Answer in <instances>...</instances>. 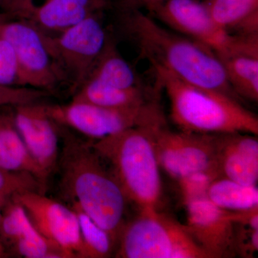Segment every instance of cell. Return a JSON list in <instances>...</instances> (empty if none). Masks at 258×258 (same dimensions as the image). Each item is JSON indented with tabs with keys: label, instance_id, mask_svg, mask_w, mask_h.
Masks as SVG:
<instances>
[{
	"label": "cell",
	"instance_id": "obj_1",
	"mask_svg": "<svg viewBox=\"0 0 258 258\" xmlns=\"http://www.w3.org/2000/svg\"><path fill=\"white\" fill-rule=\"evenodd\" d=\"M57 126L61 147L57 170L62 193L108 232L116 248L125 224L124 194L92 140Z\"/></svg>",
	"mask_w": 258,
	"mask_h": 258
},
{
	"label": "cell",
	"instance_id": "obj_2",
	"mask_svg": "<svg viewBox=\"0 0 258 258\" xmlns=\"http://www.w3.org/2000/svg\"><path fill=\"white\" fill-rule=\"evenodd\" d=\"M131 6L122 15V26L140 55L152 68L165 70L194 86L238 98L215 51L164 28L134 4Z\"/></svg>",
	"mask_w": 258,
	"mask_h": 258
},
{
	"label": "cell",
	"instance_id": "obj_3",
	"mask_svg": "<svg viewBox=\"0 0 258 258\" xmlns=\"http://www.w3.org/2000/svg\"><path fill=\"white\" fill-rule=\"evenodd\" d=\"M157 84L170 102L173 123L193 133L258 134V118L237 98L181 81L165 70L153 68Z\"/></svg>",
	"mask_w": 258,
	"mask_h": 258
},
{
	"label": "cell",
	"instance_id": "obj_4",
	"mask_svg": "<svg viewBox=\"0 0 258 258\" xmlns=\"http://www.w3.org/2000/svg\"><path fill=\"white\" fill-rule=\"evenodd\" d=\"M93 147L106 162L127 201L139 212L159 210L160 166L147 125L134 127L98 140Z\"/></svg>",
	"mask_w": 258,
	"mask_h": 258
},
{
	"label": "cell",
	"instance_id": "obj_5",
	"mask_svg": "<svg viewBox=\"0 0 258 258\" xmlns=\"http://www.w3.org/2000/svg\"><path fill=\"white\" fill-rule=\"evenodd\" d=\"M117 258H210L186 225L159 210L139 212L125 223L114 252Z\"/></svg>",
	"mask_w": 258,
	"mask_h": 258
},
{
	"label": "cell",
	"instance_id": "obj_6",
	"mask_svg": "<svg viewBox=\"0 0 258 258\" xmlns=\"http://www.w3.org/2000/svg\"><path fill=\"white\" fill-rule=\"evenodd\" d=\"M160 169L176 181L196 174L220 177L217 134L174 132L165 118L147 125Z\"/></svg>",
	"mask_w": 258,
	"mask_h": 258
},
{
	"label": "cell",
	"instance_id": "obj_7",
	"mask_svg": "<svg viewBox=\"0 0 258 258\" xmlns=\"http://www.w3.org/2000/svg\"><path fill=\"white\" fill-rule=\"evenodd\" d=\"M45 108L57 124L74 129L93 141L128 128L149 125L164 117L157 99L141 106L121 109L74 101L69 104H45Z\"/></svg>",
	"mask_w": 258,
	"mask_h": 258
},
{
	"label": "cell",
	"instance_id": "obj_8",
	"mask_svg": "<svg viewBox=\"0 0 258 258\" xmlns=\"http://www.w3.org/2000/svg\"><path fill=\"white\" fill-rule=\"evenodd\" d=\"M56 34L51 36L45 33L47 46L76 91L87 79L109 36L99 13Z\"/></svg>",
	"mask_w": 258,
	"mask_h": 258
},
{
	"label": "cell",
	"instance_id": "obj_9",
	"mask_svg": "<svg viewBox=\"0 0 258 258\" xmlns=\"http://www.w3.org/2000/svg\"><path fill=\"white\" fill-rule=\"evenodd\" d=\"M0 35L14 48L24 86L52 93L66 81L47 46L45 33L33 24L11 19L1 24Z\"/></svg>",
	"mask_w": 258,
	"mask_h": 258
},
{
	"label": "cell",
	"instance_id": "obj_10",
	"mask_svg": "<svg viewBox=\"0 0 258 258\" xmlns=\"http://www.w3.org/2000/svg\"><path fill=\"white\" fill-rule=\"evenodd\" d=\"M11 199L23 206L38 232L66 258H87L79 219L72 209L40 191L15 194Z\"/></svg>",
	"mask_w": 258,
	"mask_h": 258
},
{
	"label": "cell",
	"instance_id": "obj_11",
	"mask_svg": "<svg viewBox=\"0 0 258 258\" xmlns=\"http://www.w3.org/2000/svg\"><path fill=\"white\" fill-rule=\"evenodd\" d=\"M186 227L210 258L232 257L234 251L232 212L218 208L208 196L184 203Z\"/></svg>",
	"mask_w": 258,
	"mask_h": 258
},
{
	"label": "cell",
	"instance_id": "obj_12",
	"mask_svg": "<svg viewBox=\"0 0 258 258\" xmlns=\"http://www.w3.org/2000/svg\"><path fill=\"white\" fill-rule=\"evenodd\" d=\"M153 14L171 30L215 52L225 48L233 36L215 23L206 3L199 0H165Z\"/></svg>",
	"mask_w": 258,
	"mask_h": 258
},
{
	"label": "cell",
	"instance_id": "obj_13",
	"mask_svg": "<svg viewBox=\"0 0 258 258\" xmlns=\"http://www.w3.org/2000/svg\"><path fill=\"white\" fill-rule=\"evenodd\" d=\"M15 125L37 164L49 176L57 171L60 136L57 123L47 114L45 104L21 105L13 108Z\"/></svg>",
	"mask_w": 258,
	"mask_h": 258
},
{
	"label": "cell",
	"instance_id": "obj_14",
	"mask_svg": "<svg viewBox=\"0 0 258 258\" xmlns=\"http://www.w3.org/2000/svg\"><path fill=\"white\" fill-rule=\"evenodd\" d=\"M2 208L0 238L5 252L8 249L25 258H66L59 247L38 232L21 205L10 198Z\"/></svg>",
	"mask_w": 258,
	"mask_h": 258
},
{
	"label": "cell",
	"instance_id": "obj_15",
	"mask_svg": "<svg viewBox=\"0 0 258 258\" xmlns=\"http://www.w3.org/2000/svg\"><path fill=\"white\" fill-rule=\"evenodd\" d=\"M216 54L237 96L257 103L258 33L233 35L230 44Z\"/></svg>",
	"mask_w": 258,
	"mask_h": 258
},
{
	"label": "cell",
	"instance_id": "obj_16",
	"mask_svg": "<svg viewBox=\"0 0 258 258\" xmlns=\"http://www.w3.org/2000/svg\"><path fill=\"white\" fill-rule=\"evenodd\" d=\"M107 5V0H42L25 3L15 18L30 22L45 33H58L101 13Z\"/></svg>",
	"mask_w": 258,
	"mask_h": 258
},
{
	"label": "cell",
	"instance_id": "obj_17",
	"mask_svg": "<svg viewBox=\"0 0 258 258\" xmlns=\"http://www.w3.org/2000/svg\"><path fill=\"white\" fill-rule=\"evenodd\" d=\"M220 176L249 186L258 181L257 136L244 133L217 134Z\"/></svg>",
	"mask_w": 258,
	"mask_h": 258
},
{
	"label": "cell",
	"instance_id": "obj_18",
	"mask_svg": "<svg viewBox=\"0 0 258 258\" xmlns=\"http://www.w3.org/2000/svg\"><path fill=\"white\" fill-rule=\"evenodd\" d=\"M13 108L4 107V110L0 111V169L30 174L46 191L50 177L32 157L19 133Z\"/></svg>",
	"mask_w": 258,
	"mask_h": 258
},
{
	"label": "cell",
	"instance_id": "obj_19",
	"mask_svg": "<svg viewBox=\"0 0 258 258\" xmlns=\"http://www.w3.org/2000/svg\"><path fill=\"white\" fill-rule=\"evenodd\" d=\"M156 90L142 86L120 88L103 84L94 80H86L75 92L72 101L85 102L108 108H134L157 99Z\"/></svg>",
	"mask_w": 258,
	"mask_h": 258
},
{
	"label": "cell",
	"instance_id": "obj_20",
	"mask_svg": "<svg viewBox=\"0 0 258 258\" xmlns=\"http://www.w3.org/2000/svg\"><path fill=\"white\" fill-rule=\"evenodd\" d=\"M215 23L230 35L258 33V0H208Z\"/></svg>",
	"mask_w": 258,
	"mask_h": 258
},
{
	"label": "cell",
	"instance_id": "obj_21",
	"mask_svg": "<svg viewBox=\"0 0 258 258\" xmlns=\"http://www.w3.org/2000/svg\"><path fill=\"white\" fill-rule=\"evenodd\" d=\"M86 80H94L103 84L120 88L144 86L139 75L122 57L116 45L110 37Z\"/></svg>",
	"mask_w": 258,
	"mask_h": 258
},
{
	"label": "cell",
	"instance_id": "obj_22",
	"mask_svg": "<svg viewBox=\"0 0 258 258\" xmlns=\"http://www.w3.org/2000/svg\"><path fill=\"white\" fill-rule=\"evenodd\" d=\"M207 196L218 208L240 212L258 207L257 186L244 185L220 176L209 185Z\"/></svg>",
	"mask_w": 258,
	"mask_h": 258
},
{
	"label": "cell",
	"instance_id": "obj_23",
	"mask_svg": "<svg viewBox=\"0 0 258 258\" xmlns=\"http://www.w3.org/2000/svg\"><path fill=\"white\" fill-rule=\"evenodd\" d=\"M71 208L76 212L79 219L86 257H111L115 252V246L108 232L97 225L77 203L71 202Z\"/></svg>",
	"mask_w": 258,
	"mask_h": 258
},
{
	"label": "cell",
	"instance_id": "obj_24",
	"mask_svg": "<svg viewBox=\"0 0 258 258\" xmlns=\"http://www.w3.org/2000/svg\"><path fill=\"white\" fill-rule=\"evenodd\" d=\"M27 191L45 194L41 184L26 173L11 172L0 169V200L4 204L15 194Z\"/></svg>",
	"mask_w": 258,
	"mask_h": 258
},
{
	"label": "cell",
	"instance_id": "obj_25",
	"mask_svg": "<svg viewBox=\"0 0 258 258\" xmlns=\"http://www.w3.org/2000/svg\"><path fill=\"white\" fill-rule=\"evenodd\" d=\"M0 86L27 87L24 86L21 71L14 48L0 35Z\"/></svg>",
	"mask_w": 258,
	"mask_h": 258
},
{
	"label": "cell",
	"instance_id": "obj_26",
	"mask_svg": "<svg viewBox=\"0 0 258 258\" xmlns=\"http://www.w3.org/2000/svg\"><path fill=\"white\" fill-rule=\"evenodd\" d=\"M50 94L47 91L31 87L0 86V108L40 103Z\"/></svg>",
	"mask_w": 258,
	"mask_h": 258
},
{
	"label": "cell",
	"instance_id": "obj_27",
	"mask_svg": "<svg viewBox=\"0 0 258 258\" xmlns=\"http://www.w3.org/2000/svg\"><path fill=\"white\" fill-rule=\"evenodd\" d=\"M234 251L235 255L252 257L258 251V230L242 224L235 223Z\"/></svg>",
	"mask_w": 258,
	"mask_h": 258
},
{
	"label": "cell",
	"instance_id": "obj_28",
	"mask_svg": "<svg viewBox=\"0 0 258 258\" xmlns=\"http://www.w3.org/2000/svg\"><path fill=\"white\" fill-rule=\"evenodd\" d=\"M216 178L206 174H196L178 181L184 204L207 196L209 185Z\"/></svg>",
	"mask_w": 258,
	"mask_h": 258
},
{
	"label": "cell",
	"instance_id": "obj_29",
	"mask_svg": "<svg viewBox=\"0 0 258 258\" xmlns=\"http://www.w3.org/2000/svg\"><path fill=\"white\" fill-rule=\"evenodd\" d=\"M133 4L141 5L149 10L150 13H154L158 7L160 6L165 0H132Z\"/></svg>",
	"mask_w": 258,
	"mask_h": 258
},
{
	"label": "cell",
	"instance_id": "obj_30",
	"mask_svg": "<svg viewBox=\"0 0 258 258\" xmlns=\"http://www.w3.org/2000/svg\"><path fill=\"white\" fill-rule=\"evenodd\" d=\"M3 205V203H2L1 200H0V219H1V210ZM6 255L7 253L6 252H5L4 246H3V243H2L1 238H0V257H4Z\"/></svg>",
	"mask_w": 258,
	"mask_h": 258
},
{
	"label": "cell",
	"instance_id": "obj_31",
	"mask_svg": "<svg viewBox=\"0 0 258 258\" xmlns=\"http://www.w3.org/2000/svg\"><path fill=\"white\" fill-rule=\"evenodd\" d=\"M13 19V17L4 12H0V22L8 21V20Z\"/></svg>",
	"mask_w": 258,
	"mask_h": 258
},
{
	"label": "cell",
	"instance_id": "obj_32",
	"mask_svg": "<svg viewBox=\"0 0 258 258\" xmlns=\"http://www.w3.org/2000/svg\"><path fill=\"white\" fill-rule=\"evenodd\" d=\"M8 1H9V0H0V8L3 9L5 5L8 3Z\"/></svg>",
	"mask_w": 258,
	"mask_h": 258
},
{
	"label": "cell",
	"instance_id": "obj_33",
	"mask_svg": "<svg viewBox=\"0 0 258 258\" xmlns=\"http://www.w3.org/2000/svg\"><path fill=\"white\" fill-rule=\"evenodd\" d=\"M3 23H4V22H0V26H1V24Z\"/></svg>",
	"mask_w": 258,
	"mask_h": 258
}]
</instances>
